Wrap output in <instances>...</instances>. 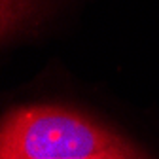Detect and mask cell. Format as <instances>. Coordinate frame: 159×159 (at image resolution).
<instances>
[{
    "mask_svg": "<svg viewBox=\"0 0 159 159\" xmlns=\"http://www.w3.org/2000/svg\"><path fill=\"white\" fill-rule=\"evenodd\" d=\"M0 159H150L97 119L55 104H32L2 121Z\"/></svg>",
    "mask_w": 159,
    "mask_h": 159,
    "instance_id": "cell-1",
    "label": "cell"
}]
</instances>
